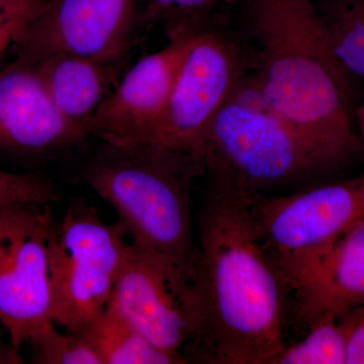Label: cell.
Returning a JSON list of instances; mask_svg holds the SVG:
<instances>
[{
  "label": "cell",
  "mask_w": 364,
  "mask_h": 364,
  "mask_svg": "<svg viewBox=\"0 0 364 364\" xmlns=\"http://www.w3.org/2000/svg\"><path fill=\"white\" fill-rule=\"evenodd\" d=\"M44 1H47V0H44Z\"/></svg>",
  "instance_id": "cell-25"
},
{
  "label": "cell",
  "mask_w": 364,
  "mask_h": 364,
  "mask_svg": "<svg viewBox=\"0 0 364 364\" xmlns=\"http://www.w3.org/2000/svg\"><path fill=\"white\" fill-rule=\"evenodd\" d=\"M136 28L140 39L158 23H174L207 16L223 6L240 4L243 0H136Z\"/></svg>",
  "instance_id": "cell-19"
},
{
  "label": "cell",
  "mask_w": 364,
  "mask_h": 364,
  "mask_svg": "<svg viewBox=\"0 0 364 364\" xmlns=\"http://www.w3.org/2000/svg\"><path fill=\"white\" fill-rule=\"evenodd\" d=\"M80 150L77 181L116 210L132 240L161 254L191 279V189L205 176L203 158L158 143L97 140Z\"/></svg>",
  "instance_id": "cell-3"
},
{
  "label": "cell",
  "mask_w": 364,
  "mask_h": 364,
  "mask_svg": "<svg viewBox=\"0 0 364 364\" xmlns=\"http://www.w3.org/2000/svg\"><path fill=\"white\" fill-rule=\"evenodd\" d=\"M306 325V336L284 345L272 364H346V338L338 316L320 314Z\"/></svg>",
  "instance_id": "cell-17"
},
{
  "label": "cell",
  "mask_w": 364,
  "mask_h": 364,
  "mask_svg": "<svg viewBox=\"0 0 364 364\" xmlns=\"http://www.w3.org/2000/svg\"><path fill=\"white\" fill-rule=\"evenodd\" d=\"M52 203H23L0 210V324L21 355L50 317Z\"/></svg>",
  "instance_id": "cell-8"
},
{
  "label": "cell",
  "mask_w": 364,
  "mask_h": 364,
  "mask_svg": "<svg viewBox=\"0 0 364 364\" xmlns=\"http://www.w3.org/2000/svg\"><path fill=\"white\" fill-rule=\"evenodd\" d=\"M0 1H1V0H0Z\"/></svg>",
  "instance_id": "cell-26"
},
{
  "label": "cell",
  "mask_w": 364,
  "mask_h": 364,
  "mask_svg": "<svg viewBox=\"0 0 364 364\" xmlns=\"http://www.w3.org/2000/svg\"><path fill=\"white\" fill-rule=\"evenodd\" d=\"M30 360L37 364H102L82 335L62 333L51 323L26 341Z\"/></svg>",
  "instance_id": "cell-18"
},
{
  "label": "cell",
  "mask_w": 364,
  "mask_h": 364,
  "mask_svg": "<svg viewBox=\"0 0 364 364\" xmlns=\"http://www.w3.org/2000/svg\"><path fill=\"white\" fill-rule=\"evenodd\" d=\"M82 336L102 364L186 363L151 343L112 301Z\"/></svg>",
  "instance_id": "cell-15"
},
{
  "label": "cell",
  "mask_w": 364,
  "mask_h": 364,
  "mask_svg": "<svg viewBox=\"0 0 364 364\" xmlns=\"http://www.w3.org/2000/svg\"><path fill=\"white\" fill-rule=\"evenodd\" d=\"M251 193L208 179L196 241V328L188 363L272 364L286 345L293 296L254 230Z\"/></svg>",
  "instance_id": "cell-1"
},
{
  "label": "cell",
  "mask_w": 364,
  "mask_h": 364,
  "mask_svg": "<svg viewBox=\"0 0 364 364\" xmlns=\"http://www.w3.org/2000/svg\"><path fill=\"white\" fill-rule=\"evenodd\" d=\"M140 40L136 0H47L9 53L28 64L55 54L127 61Z\"/></svg>",
  "instance_id": "cell-9"
},
{
  "label": "cell",
  "mask_w": 364,
  "mask_h": 364,
  "mask_svg": "<svg viewBox=\"0 0 364 364\" xmlns=\"http://www.w3.org/2000/svg\"><path fill=\"white\" fill-rule=\"evenodd\" d=\"M45 2L44 0L0 1V59L9 51L28 21Z\"/></svg>",
  "instance_id": "cell-21"
},
{
  "label": "cell",
  "mask_w": 364,
  "mask_h": 364,
  "mask_svg": "<svg viewBox=\"0 0 364 364\" xmlns=\"http://www.w3.org/2000/svg\"><path fill=\"white\" fill-rule=\"evenodd\" d=\"M359 142H360V160L364 163V102L354 112Z\"/></svg>",
  "instance_id": "cell-24"
},
{
  "label": "cell",
  "mask_w": 364,
  "mask_h": 364,
  "mask_svg": "<svg viewBox=\"0 0 364 364\" xmlns=\"http://www.w3.org/2000/svg\"><path fill=\"white\" fill-rule=\"evenodd\" d=\"M203 162L207 178L260 195L327 176L299 132L249 73L208 127Z\"/></svg>",
  "instance_id": "cell-4"
},
{
  "label": "cell",
  "mask_w": 364,
  "mask_h": 364,
  "mask_svg": "<svg viewBox=\"0 0 364 364\" xmlns=\"http://www.w3.org/2000/svg\"><path fill=\"white\" fill-rule=\"evenodd\" d=\"M191 39L152 143L203 158L208 127L251 71L249 46L218 11L188 18Z\"/></svg>",
  "instance_id": "cell-7"
},
{
  "label": "cell",
  "mask_w": 364,
  "mask_h": 364,
  "mask_svg": "<svg viewBox=\"0 0 364 364\" xmlns=\"http://www.w3.org/2000/svg\"><path fill=\"white\" fill-rule=\"evenodd\" d=\"M240 35L254 83L291 122L326 174L360 159L354 78L332 54L313 0H243Z\"/></svg>",
  "instance_id": "cell-2"
},
{
  "label": "cell",
  "mask_w": 364,
  "mask_h": 364,
  "mask_svg": "<svg viewBox=\"0 0 364 364\" xmlns=\"http://www.w3.org/2000/svg\"><path fill=\"white\" fill-rule=\"evenodd\" d=\"M321 28L332 54L354 79H364V0H317Z\"/></svg>",
  "instance_id": "cell-16"
},
{
  "label": "cell",
  "mask_w": 364,
  "mask_h": 364,
  "mask_svg": "<svg viewBox=\"0 0 364 364\" xmlns=\"http://www.w3.org/2000/svg\"><path fill=\"white\" fill-rule=\"evenodd\" d=\"M346 338V364H364V304L339 316Z\"/></svg>",
  "instance_id": "cell-22"
},
{
  "label": "cell",
  "mask_w": 364,
  "mask_h": 364,
  "mask_svg": "<svg viewBox=\"0 0 364 364\" xmlns=\"http://www.w3.org/2000/svg\"><path fill=\"white\" fill-rule=\"evenodd\" d=\"M124 317L160 350L181 358L195 336L191 279L174 263L131 241L111 299Z\"/></svg>",
  "instance_id": "cell-10"
},
{
  "label": "cell",
  "mask_w": 364,
  "mask_h": 364,
  "mask_svg": "<svg viewBox=\"0 0 364 364\" xmlns=\"http://www.w3.org/2000/svg\"><path fill=\"white\" fill-rule=\"evenodd\" d=\"M23 363L20 354L14 350L4 326L0 324V364Z\"/></svg>",
  "instance_id": "cell-23"
},
{
  "label": "cell",
  "mask_w": 364,
  "mask_h": 364,
  "mask_svg": "<svg viewBox=\"0 0 364 364\" xmlns=\"http://www.w3.org/2000/svg\"><path fill=\"white\" fill-rule=\"evenodd\" d=\"M168 44L124 72L86 127L90 139L152 143L191 39L189 20L164 25Z\"/></svg>",
  "instance_id": "cell-11"
},
{
  "label": "cell",
  "mask_w": 364,
  "mask_h": 364,
  "mask_svg": "<svg viewBox=\"0 0 364 364\" xmlns=\"http://www.w3.org/2000/svg\"><path fill=\"white\" fill-rule=\"evenodd\" d=\"M294 301L298 317L305 324L320 314L339 317L364 304V218L335 244Z\"/></svg>",
  "instance_id": "cell-14"
},
{
  "label": "cell",
  "mask_w": 364,
  "mask_h": 364,
  "mask_svg": "<svg viewBox=\"0 0 364 364\" xmlns=\"http://www.w3.org/2000/svg\"><path fill=\"white\" fill-rule=\"evenodd\" d=\"M58 184L42 172L0 169V210L16 203H54L61 200Z\"/></svg>",
  "instance_id": "cell-20"
},
{
  "label": "cell",
  "mask_w": 364,
  "mask_h": 364,
  "mask_svg": "<svg viewBox=\"0 0 364 364\" xmlns=\"http://www.w3.org/2000/svg\"><path fill=\"white\" fill-rule=\"evenodd\" d=\"M255 233L294 299L328 254L364 218V174L282 196L251 193Z\"/></svg>",
  "instance_id": "cell-5"
},
{
  "label": "cell",
  "mask_w": 364,
  "mask_h": 364,
  "mask_svg": "<svg viewBox=\"0 0 364 364\" xmlns=\"http://www.w3.org/2000/svg\"><path fill=\"white\" fill-rule=\"evenodd\" d=\"M121 222H105L85 200L69 203L50 236V317L82 335L111 301L130 243Z\"/></svg>",
  "instance_id": "cell-6"
},
{
  "label": "cell",
  "mask_w": 364,
  "mask_h": 364,
  "mask_svg": "<svg viewBox=\"0 0 364 364\" xmlns=\"http://www.w3.org/2000/svg\"><path fill=\"white\" fill-rule=\"evenodd\" d=\"M90 140L59 112L32 65L14 58L0 69V154L50 161Z\"/></svg>",
  "instance_id": "cell-12"
},
{
  "label": "cell",
  "mask_w": 364,
  "mask_h": 364,
  "mask_svg": "<svg viewBox=\"0 0 364 364\" xmlns=\"http://www.w3.org/2000/svg\"><path fill=\"white\" fill-rule=\"evenodd\" d=\"M128 62L55 54L30 65L39 74L59 112L86 132L91 117L119 83Z\"/></svg>",
  "instance_id": "cell-13"
}]
</instances>
